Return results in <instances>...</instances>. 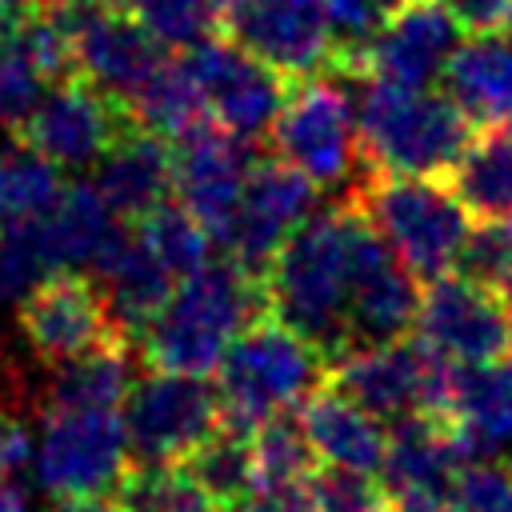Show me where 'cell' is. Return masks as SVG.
I'll use <instances>...</instances> for the list:
<instances>
[{"instance_id":"obj_1","label":"cell","mask_w":512,"mask_h":512,"mask_svg":"<svg viewBox=\"0 0 512 512\" xmlns=\"http://www.w3.org/2000/svg\"><path fill=\"white\" fill-rule=\"evenodd\" d=\"M356 108V172L444 180L472 140V120L448 92L360 80Z\"/></svg>"},{"instance_id":"obj_2","label":"cell","mask_w":512,"mask_h":512,"mask_svg":"<svg viewBox=\"0 0 512 512\" xmlns=\"http://www.w3.org/2000/svg\"><path fill=\"white\" fill-rule=\"evenodd\" d=\"M264 308L308 340L324 364L348 352V208L308 216L264 272Z\"/></svg>"},{"instance_id":"obj_3","label":"cell","mask_w":512,"mask_h":512,"mask_svg":"<svg viewBox=\"0 0 512 512\" xmlns=\"http://www.w3.org/2000/svg\"><path fill=\"white\" fill-rule=\"evenodd\" d=\"M264 312V284L240 272L228 256L208 260L172 288L160 316L140 336V356L152 372L212 376L236 332Z\"/></svg>"},{"instance_id":"obj_4","label":"cell","mask_w":512,"mask_h":512,"mask_svg":"<svg viewBox=\"0 0 512 512\" xmlns=\"http://www.w3.org/2000/svg\"><path fill=\"white\" fill-rule=\"evenodd\" d=\"M320 376L324 356L264 308L236 332L224 360L216 364L220 424L252 436L264 420L300 404L320 384Z\"/></svg>"},{"instance_id":"obj_5","label":"cell","mask_w":512,"mask_h":512,"mask_svg":"<svg viewBox=\"0 0 512 512\" xmlns=\"http://www.w3.org/2000/svg\"><path fill=\"white\" fill-rule=\"evenodd\" d=\"M348 204L392 244V252L416 280L428 284L444 272H456L464 240L472 232V216L444 180L356 172Z\"/></svg>"},{"instance_id":"obj_6","label":"cell","mask_w":512,"mask_h":512,"mask_svg":"<svg viewBox=\"0 0 512 512\" xmlns=\"http://www.w3.org/2000/svg\"><path fill=\"white\" fill-rule=\"evenodd\" d=\"M264 140L272 144V156L288 160L316 184H340L360 168L356 108L332 72L292 80Z\"/></svg>"},{"instance_id":"obj_7","label":"cell","mask_w":512,"mask_h":512,"mask_svg":"<svg viewBox=\"0 0 512 512\" xmlns=\"http://www.w3.org/2000/svg\"><path fill=\"white\" fill-rule=\"evenodd\" d=\"M348 208V348L388 344L416 328L420 280L392 252V244L344 200Z\"/></svg>"},{"instance_id":"obj_8","label":"cell","mask_w":512,"mask_h":512,"mask_svg":"<svg viewBox=\"0 0 512 512\" xmlns=\"http://www.w3.org/2000/svg\"><path fill=\"white\" fill-rule=\"evenodd\" d=\"M120 420L132 460L176 464L220 428V396L208 376L152 372L128 388Z\"/></svg>"},{"instance_id":"obj_9","label":"cell","mask_w":512,"mask_h":512,"mask_svg":"<svg viewBox=\"0 0 512 512\" xmlns=\"http://www.w3.org/2000/svg\"><path fill=\"white\" fill-rule=\"evenodd\" d=\"M184 64L204 96V112L212 124H220L224 132H232L240 140L268 136V128L288 96V84H292L284 72L268 68L264 60L244 52L236 40L216 36V32L204 36L200 44H192Z\"/></svg>"},{"instance_id":"obj_10","label":"cell","mask_w":512,"mask_h":512,"mask_svg":"<svg viewBox=\"0 0 512 512\" xmlns=\"http://www.w3.org/2000/svg\"><path fill=\"white\" fill-rule=\"evenodd\" d=\"M312 208H316V180H308L300 168H292L280 156H252L240 208L220 244L228 248V260L240 272L264 280L272 256L312 216Z\"/></svg>"},{"instance_id":"obj_11","label":"cell","mask_w":512,"mask_h":512,"mask_svg":"<svg viewBox=\"0 0 512 512\" xmlns=\"http://www.w3.org/2000/svg\"><path fill=\"white\" fill-rule=\"evenodd\" d=\"M128 436L120 408L108 412H52L36 452V480L56 500L104 496L128 468Z\"/></svg>"},{"instance_id":"obj_12","label":"cell","mask_w":512,"mask_h":512,"mask_svg":"<svg viewBox=\"0 0 512 512\" xmlns=\"http://www.w3.org/2000/svg\"><path fill=\"white\" fill-rule=\"evenodd\" d=\"M216 32L288 80L332 72L324 0H216Z\"/></svg>"},{"instance_id":"obj_13","label":"cell","mask_w":512,"mask_h":512,"mask_svg":"<svg viewBox=\"0 0 512 512\" xmlns=\"http://www.w3.org/2000/svg\"><path fill=\"white\" fill-rule=\"evenodd\" d=\"M128 124V104L112 100L84 76H68L56 80L48 96L40 92L36 108L16 128V144L40 152L56 168H88L112 148V140Z\"/></svg>"},{"instance_id":"obj_14","label":"cell","mask_w":512,"mask_h":512,"mask_svg":"<svg viewBox=\"0 0 512 512\" xmlns=\"http://www.w3.org/2000/svg\"><path fill=\"white\" fill-rule=\"evenodd\" d=\"M412 332L452 364H488L512 344V308L472 276L444 272L420 292Z\"/></svg>"},{"instance_id":"obj_15","label":"cell","mask_w":512,"mask_h":512,"mask_svg":"<svg viewBox=\"0 0 512 512\" xmlns=\"http://www.w3.org/2000/svg\"><path fill=\"white\" fill-rule=\"evenodd\" d=\"M20 332L44 364H64L100 344L128 340L108 308L100 284L84 272H52L20 300ZM132 344V340H128Z\"/></svg>"},{"instance_id":"obj_16","label":"cell","mask_w":512,"mask_h":512,"mask_svg":"<svg viewBox=\"0 0 512 512\" xmlns=\"http://www.w3.org/2000/svg\"><path fill=\"white\" fill-rule=\"evenodd\" d=\"M248 140L224 132L212 120H200L180 140H172V188L176 204L192 212V220L212 236L224 240L232 216L240 208L244 176H248Z\"/></svg>"},{"instance_id":"obj_17","label":"cell","mask_w":512,"mask_h":512,"mask_svg":"<svg viewBox=\"0 0 512 512\" xmlns=\"http://www.w3.org/2000/svg\"><path fill=\"white\" fill-rule=\"evenodd\" d=\"M76 76L128 104L136 88L168 60L164 44L124 8H100L88 0H68Z\"/></svg>"},{"instance_id":"obj_18","label":"cell","mask_w":512,"mask_h":512,"mask_svg":"<svg viewBox=\"0 0 512 512\" xmlns=\"http://www.w3.org/2000/svg\"><path fill=\"white\" fill-rule=\"evenodd\" d=\"M456 32L460 28L440 8V0H400L372 36L360 80L428 88L456 52Z\"/></svg>"},{"instance_id":"obj_19","label":"cell","mask_w":512,"mask_h":512,"mask_svg":"<svg viewBox=\"0 0 512 512\" xmlns=\"http://www.w3.org/2000/svg\"><path fill=\"white\" fill-rule=\"evenodd\" d=\"M460 468H464V456L456 448L448 420L428 416V412H408V416L392 420L388 444H384V464L376 476H380L388 500H396V496L448 500Z\"/></svg>"},{"instance_id":"obj_20","label":"cell","mask_w":512,"mask_h":512,"mask_svg":"<svg viewBox=\"0 0 512 512\" xmlns=\"http://www.w3.org/2000/svg\"><path fill=\"white\" fill-rule=\"evenodd\" d=\"M92 184L124 224H136L172 192V144L140 124H128L96 160Z\"/></svg>"},{"instance_id":"obj_21","label":"cell","mask_w":512,"mask_h":512,"mask_svg":"<svg viewBox=\"0 0 512 512\" xmlns=\"http://www.w3.org/2000/svg\"><path fill=\"white\" fill-rule=\"evenodd\" d=\"M448 428L464 464H476L512 444V364H456Z\"/></svg>"},{"instance_id":"obj_22","label":"cell","mask_w":512,"mask_h":512,"mask_svg":"<svg viewBox=\"0 0 512 512\" xmlns=\"http://www.w3.org/2000/svg\"><path fill=\"white\" fill-rule=\"evenodd\" d=\"M296 408H300L296 420H300L312 452L320 456V464L352 468V472H368V476L380 472L388 432L380 428L376 416H368L360 404H352L324 380Z\"/></svg>"},{"instance_id":"obj_23","label":"cell","mask_w":512,"mask_h":512,"mask_svg":"<svg viewBox=\"0 0 512 512\" xmlns=\"http://www.w3.org/2000/svg\"><path fill=\"white\" fill-rule=\"evenodd\" d=\"M448 96L464 108L472 124L512 120V44L500 36H476L456 44L444 64Z\"/></svg>"},{"instance_id":"obj_24","label":"cell","mask_w":512,"mask_h":512,"mask_svg":"<svg viewBox=\"0 0 512 512\" xmlns=\"http://www.w3.org/2000/svg\"><path fill=\"white\" fill-rule=\"evenodd\" d=\"M444 184L472 220L512 216V120L484 124L480 132H472L464 156L444 176Z\"/></svg>"},{"instance_id":"obj_25","label":"cell","mask_w":512,"mask_h":512,"mask_svg":"<svg viewBox=\"0 0 512 512\" xmlns=\"http://www.w3.org/2000/svg\"><path fill=\"white\" fill-rule=\"evenodd\" d=\"M128 340L100 344L84 356H72L56 364L52 388H48V408L52 412H108L120 408L128 388H132V356Z\"/></svg>"},{"instance_id":"obj_26","label":"cell","mask_w":512,"mask_h":512,"mask_svg":"<svg viewBox=\"0 0 512 512\" xmlns=\"http://www.w3.org/2000/svg\"><path fill=\"white\" fill-rule=\"evenodd\" d=\"M104 280H108V292H104L108 308H112V316L128 340L144 336V328L160 316V308L168 304V296L176 288V276L136 240V232Z\"/></svg>"},{"instance_id":"obj_27","label":"cell","mask_w":512,"mask_h":512,"mask_svg":"<svg viewBox=\"0 0 512 512\" xmlns=\"http://www.w3.org/2000/svg\"><path fill=\"white\" fill-rule=\"evenodd\" d=\"M220 512H236L248 496H256V468H252V436L220 424L208 432L184 460H176Z\"/></svg>"},{"instance_id":"obj_28","label":"cell","mask_w":512,"mask_h":512,"mask_svg":"<svg viewBox=\"0 0 512 512\" xmlns=\"http://www.w3.org/2000/svg\"><path fill=\"white\" fill-rule=\"evenodd\" d=\"M128 116H132V124L156 132L168 144L180 140L188 128H196L200 120H208L204 96L184 60H164L128 100Z\"/></svg>"},{"instance_id":"obj_29","label":"cell","mask_w":512,"mask_h":512,"mask_svg":"<svg viewBox=\"0 0 512 512\" xmlns=\"http://www.w3.org/2000/svg\"><path fill=\"white\" fill-rule=\"evenodd\" d=\"M112 496L120 512H220L180 464L164 460H128Z\"/></svg>"},{"instance_id":"obj_30","label":"cell","mask_w":512,"mask_h":512,"mask_svg":"<svg viewBox=\"0 0 512 512\" xmlns=\"http://www.w3.org/2000/svg\"><path fill=\"white\" fill-rule=\"evenodd\" d=\"M252 468H256V492L308 488L312 472L320 468V456L312 452L300 420L292 412H280L252 432Z\"/></svg>"},{"instance_id":"obj_31","label":"cell","mask_w":512,"mask_h":512,"mask_svg":"<svg viewBox=\"0 0 512 512\" xmlns=\"http://www.w3.org/2000/svg\"><path fill=\"white\" fill-rule=\"evenodd\" d=\"M60 272L44 216L4 220L0 228V304H20L36 284Z\"/></svg>"},{"instance_id":"obj_32","label":"cell","mask_w":512,"mask_h":512,"mask_svg":"<svg viewBox=\"0 0 512 512\" xmlns=\"http://www.w3.org/2000/svg\"><path fill=\"white\" fill-rule=\"evenodd\" d=\"M132 232L176 280H184V276H192L196 268L208 264V240L212 236L192 220V212L184 204H168L164 200L144 220H136Z\"/></svg>"},{"instance_id":"obj_33","label":"cell","mask_w":512,"mask_h":512,"mask_svg":"<svg viewBox=\"0 0 512 512\" xmlns=\"http://www.w3.org/2000/svg\"><path fill=\"white\" fill-rule=\"evenodd\" d=\"M64 192V176L52 160L40 152L16 144V152L4 160V200H8V220H32L44 216Z\"/></svg>"},{"instance_id":"obj_34","label":"cell","mask_w":512,"mask_h":512,"mask_svg":"<svg viewBox=\"0 0 512 512\" xmlns=\"http://www.w3.org/2000/svg\"><path fill=\"white\" fill-rule=\"evenodd\" d=\"M456 272L492 288L512 308V216L476 220V228L464 240L460 260H456Z\"/></svg>"},{"instance_id":"obj_35","label":"cell","mask_w":512,"mask_h":512,"mask_svg":"<svg viewBox=\"0 0 512 512\" xmlns=\"http://www.w3.org/2000/svg\"><path fill=\"white\" fill-rule=\"evenodd\" d=\"M132 16L164 48H192L216 32V0H132Z\"/></svg>"},{"instance_id":"obj_36","label":"cell","mask_w":512,"mask_h":512,"mask_svg":"<svg viewBox=\"0 0 512 512\" xmlns=\"http://www.w3.org/2000/svg\"><path fill=\"white\" fill-rule=\"evenodd\" d=\"M308 492L320 512H388V492L368 472L320 464L308 480Z\"/></svg>"},{"instance_id":"obj_37","label":"cell","mask_w":512,"mask_h":512,"mask_svg":"<svg viewBox=\"0 0 512 512\" xmlns=\"http://www.w3.org/2000/svg\"><path fill=\"white\" fill-rule=\"evenodd\" d=\"M452 512H512V464L476 460L464 464L448 492Z\"/></svg>"},{"instance_id":"obj_38","label":"cell","mask_w":512,"mask_h":512,"mask_svg":"<svg viewBox=\"0 0 512 512\" xmlns=\"http://www.w3.org/2000/svg\"><path fill=\"white\" fill-rule=\"evenodd\" d=\"M40 72L28 64V56L12 44V36L0 28V128H20L24 116L40 100Z\"/></svg>"},{"instance_id":"obj_39","label":"cell","mask_w":512,"mask_h":512,"mask_svg":"<svg viewBox=\"0 0 512 512\" xmlns=\"http://www.w3.org/2000/svg\"><path fill=\"white\" fill-rule=\"evenodd\" d=\"M440 8L468 36H508L512 32V0H440Z\"/></svg>"},{"instance_id":"obj_40","label":"cell","mask_w":512,"mask_h":512,"mask_svg":"<svg viewBox=\"0 0 512 512\" xmlns=\"http://www.w3.org/2000/svg\"><path fill=\"white\" fill-rule=\"evenodd\" d=\"M236 512H320L308 488H276V492H256L248 496Z\"/></svg>"},{"instance_id":"obj_41","label":"cell","mask_w":512,"mask_h":512,"mask_svg":"<svg viewBox=\"0 0 512 512\" xmlns=\"http://www.w3.org/2000/svg\"><path fill=\"white\" fill-rule=\"evenodd\" d=\"M28 460V432L8 412H0V480L12 476Z\"/></svg>"},{"instance_id":"obj_42","label":"cell","mask_w":512,"mask_h":512,"mask_svg":"<svg viewBox=\"0 0 512 512\" xmlns=\"http://www.w3.org/2000/svg\"><path fill=\"white\" fill-rule=\"evenodd\" d=\"M388 512H452V504L440 496H396L388 500Z\"/></svg>"},{"instance_id":"obj_43","label":"cell","mask_w":512,"mask_h":512,"mask_svg":"<svg viewBox=\"0 0 512 512\" xmlns=\"http://www.w3.org/2000/svg\"><path fill=\"white\" fill-rule=\"evenodd\" d=\"M52 512H120V508L104 496H72V500H60Z\"/></svg>"},{"instance_id":"obj_44","label":"cell","mask_w":512,"mask_h":512,"mask_svg":"<svg viewBox=\"0 0 512 512\" xmlns=\"http://www.w3.org/2000/svg\"><path fill=\"white\" fill-rule=\"evenodd\" d=\"M0 512H28V492L12 484L8 476L0 480Z\"/></svg>"},{"instance_id":"obj_45","label":"cell","mask_w":512,"mask_h":512,"mask_svg":"<svg viewBox=\"0 0 512 512\" xmlns=\"http://www.w3.org/2000/svg\"><path fill=\"white\" fill-rule=\"evenodd\" d=\"M40 4H48V0H0V28H4V24H12L16 16H24V12L40 8Z\"/></svg>"},{"instance_id":"obj_46","label":"cell","mask_w":512,"mask_h":512,"mask_svg":"<svg viewBox=\"0 0 512 512\" xmlns=\"http://www.w3.org/2000/svg\"><path fill=\"white\" fill-rule=\"evenodd\" d=\"M8 220V200H4V160H0V228Z\"/></svg>"},{"instance_id":"obj_47","label":"cell","mask_w":512,"mask_h":512,"mask_svg":"<svg viewBox=\"0 0 512 512\" xmlns=\"http://www.w3.org/2000/svg\"><path fill=\"white\" fill-rule=\"evenodd\" d=\"M88 4H100V8H132V0H88Z\"/></svg>"},{"instance_id":"obj_48","label":"cell","mask_w":512,"mask_h":512,"mask_svg":"<svg viewBox=\"0 0 512 512\" xmlns=\"http://www.w3.org/2000/svg\"><path fill=\"white\" fill-rule=\"evenodd\" d=\"M508 348H512V344H508Z\"/></svg>"}]
</instances>
